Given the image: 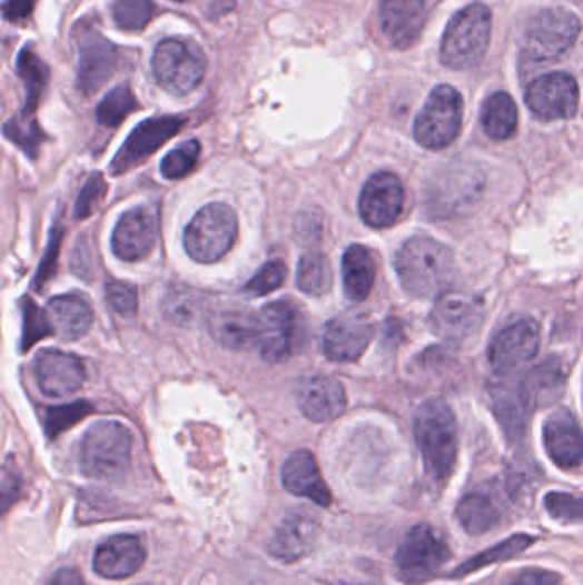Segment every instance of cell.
<instances>
[{"instance_id": "cell-50", "label": "cell", "mask_w": 583, "mask_h": 585, "mask_svg": "<svg viewBox=\"0 0 583 585\" xmlns=\"http://www.w3.org/2000/svg\"><path fill=\"white\" fill-rule=\"evenodd\" d=\"M37 4L38 0H6L0 11L8 21L18 22L30 18Z\"/></svg>"}, {"instance_id": "cell-48", "label": "cell", "mask_w": 583, "mask_h": 585, "mask_svg": "<svg viewBox=\"0 0 583 585\" xmlns=\"http://www.w3.org/2000/svg\"><path fill=\"white\" fill-rule=\"evenodd\" d=\"M562 577L556 572L543 571V568H525L513 575L506 585H557Z\"/></svg>"}, {"instance_id": "cell-12", "label": "cell", "mask_w": 583, "mask_h": 585, "mask_svg": "<svg viewBox=\"0 0 583 585\" xmlns=\"http://www.w3.org/2000/svg\"><path fill=\"white\" fill-rule=\"evenodd\" d=\"M483 317V300L474 292L445 289L436 297L429 324L436 336L447 341H464L480 329Z\"/></svg>"}, {"instance_id": "cell-42", "label": "cell", "mask_w": 583, "mask_h": 585, "mask_svg": "<svg viewBox=\"0 0 583 585\" xmlns=\"http://www.w3.org/2000/svg\"><path fill=\"white\" fill-rule=\"evenodd\" d=\"M199 156V141L190 139V141L184 142L162 158V177L168 178V180H180V178L187 177L196 168Z\"/></svg>"}, {"instance_id": "cell-37", "label": "cell", "mask_w": 583, "mask_h": 585, "mask_svg": "<svg viewBox=\"0 0 583 585\" xmlns=\"http://www.w3.org/2000/svg\"><path fill=\"white\" fill-rule=\"evenodd\" d=\"M136 97H134L132 89L129 85H120L111 89L110 93L101 100L97 108V119L101 126L119 127L127 117L137 110Z\"/></svg>"}, {"instance_id": "cell-5", "label": "cell", "mask_w": 583, "mask_h": 585, "mask_svg": "<svg viewBox=\"0 0 583 585\" xmlns=\"http://www.w3.org/2000/svg\"><path fill=\"white\" fill-rule=\"evenodd\" d=\"M238 237V218L223 202L204 206L185 228L184 247L190 259L215 264L231 250Z\"/></svg>"}, {"instance_id": "cell-38", "label": "cell", "mask_w": 583, "mask_h": 585, "mask_svg": "<svg viewBox=\"0 0 583 585\" xmlns=\"http://www.w3.org/2000/svg\"><path fill=\"white\" fill-rule=\"evenodd\" d=\"M2 132H4L6 138L12 145L18 146L31 160H34L40 155V148L45 141V132L41 130L37 117L21 116L19 113V116L6 123Z\"/></svg>"}, {"instance_id": "cell-24", "label": "cell", "mask_w": 583, "mask_h": 585, "mask_svg": "<svg viewBox=\"0 0 583 585\" xmlns=\"http://www.w3.org/2000/svg\"><path fill=\"white\" fill-rule=\"evenodd\" d=\"M146 548L137 536H113L105 542L95 555V571L105 578L132 577L142 567Z\"/></svg>"}, {"instance_id": "cell-52", "label": "cell", "mask_w": 583, "mask_h": 585, "mask_svg": "<svg viewBox=\"0 0 583 585\" xmlns=\"http://www.w3.org/2000/svg\"><path fill=\"white\" fill-rule=\"evenodd\" d=\"M175 2H187V0H175Z\"/></svg>"}, {"instance_id": "cell-9", "label": "cell", "mask_w": 583, "mask_h": 585, "mask_svg": "<svg viewBox=\"0 0 583 585\" xmlns=\"http://www.w3.org/2000/svg\"><path fill=\"white\" fill-rule=\"evenodd\" d=\"M447 543L428 524H417L404 536L395 553V568L406 584H423L451 559Z\"/></svg>"}, {"instance_id": "cell-40", "label": "cell", "mask_w": 583, "mask_h": 585, "mask_svg": "<svg viewBox=\"0 0 583 585\" xmlns=\"http://www.w3.org/2000/svg\"><path fill=\"white\" fill-rule=\"evenodd\" d=\"M92 406L86 400H78V403L66 404V406H53L45 413V432L47 437H59L63 432L69 430L76 423L81 422L86 416L91 415Z\"/></svg>"}, {"instance_id": "cell-1", "label": "cell", "mask_w": 583, "mask_h": 585, "mask_svg": "<svg viewBox=\"0 0 583 585\" xmlns=\"http://www.w3.org/2000/svg\"><path fill=\"white\" fill-rule=\"evenodd\" d=\"M401 285L414 298L438 297L451 286L455 260L451 249L435 238L414 237L395 256Z\"/></svg>"}, {"instance_id": "cell-43", "label": "cell", "mask_w": 583, "mask_h": 585, "mask_svg": "<svg viewBox=\"0 0 583 585\" xmlns=\"http://www.w3.org/2000/svg\"><path fill=\"white\" fill-rule=\"evenodd\" d=\"M108 184L105 180L103 175L92 173L91 177L86 180L85 187L79 192L78 200H76V219H88L89 216L100 209L103 205L105 197H107Z\"/></svg>"}, {"instance_id": "cell-13", "label": "cell", "mask_w": 583, "mask_h": 585, "mask_svg": "<svg viewBox=\"0 0 583 585\" xmlns=\"http://www.w3.org/2000/svg\"><path fill=\"white\" fill-rule=\"evenodd\" d=\"M184 126L185 119L175 116L155 117L139 123L115 155L110 163V173L120 177L145 163L149 156L155 155L162 145L174 139Z\"/></svg>"}, {"instance_id": "cell-29", "label": "cell", "mask_w": 583, "mask_h": 585, "mask_svg": "<svg viewBox=\"0 0 583 585\" xmlns=\"http://www.w3.org/2000/svg\"><path fill=\"white\" fill-rule=\"evenodd\" d=\"M457 517L465 533L480 536L500 526L503 508L500 502L487 493H470L457 505Z\"/></svg>"}, {"instance_id": "cell-44", "label": "cell", "mask_w": 583, "mask_h": 585, "mask_svg": "<svg viewBox=\"0 0 583 585\" xmlns=\"http://www.w3.org/2000/svg\"><path fill=\"white\" fill-rule=\"evenodd\" d=\"M107 301L111 310L122 319H134L139 311V295L129 282L110 279L107 282Z\"/></svg>"}, {"instance_id": "cell-15", "label": "cell", "mask_w": 583, "mask_h": 585, "mask_svg": "<svg viewBox=\"0 0 583 585\" xmlns=\"http://www.w3.org/2000/svg\"><path fill=\"white\" fill-rule=\"evenodd\" d=\"M158 212L151 206H137L123 212L111 235V249L123 262H139L151 256L158 244Z\"/></svg>"}, {"instance_id": "cell-34", "label": "cell", "mask_w": 583, "mask_h": 585, "mask_svg": "<svg viewBox=\"0 0 583 585\" xmlns=\"http://www.w3.org/2000/svg\"><path fill=\"white\" fill-rule=\"evenodd\" d=\"M333 267L322 252H307L299 259L296 286L308 297H322L333 288Z\"/></svg>"}, {"instance_id": "cell-18", "label": "cell", "mask_w": 583, "mask_h": 585, "mask_svg": "<svg viewBox=\"0 0 583 585\" xmlns=\"http://www.w3.org/2000/svg\"><path fill=\"white\" fill-rule=\"evenodd\" d=\"M541 329L532 319L503 327L490 345V364L498 374H510L532 361L540 351Z\"/></svg>"}, {"instance_id": "cell-2", "label": "cell", "mask_w": 583, "mask_h": 585, "mask_svg": "<svg viewBox=\"0 0 583 585\" xmlns=\"http://www.w3.org/2000/svg\"><path fill=\"white\" fill-rule=\"evenodd\" d=\"M414 437L429 478L443 482L452 475L458 454L457 418L447 403L429 399L417 409Z\"/></svg>"}, {"instance_id": "cell-20", "label": "cell", "mask_w": 583, "mask_h": 585, "mask_svg": "<svg viewBox=\"0 0 583 585\" xmlns=\"http://www.w3.org/2000/svg\"><path fill=\"white\" fill-rule=\"evenodd\" d=\"M428 9L425 0H382L378 27L385 40L397 50L416 43L425 28Z\"/></svg>"}, {"instance_id": "cell-10", "label": "cell", "mask_w": 583, "mask_h": 585, "mask_svg": "<svg viewBox=\"0 0 583 585\" xmlns=\"http://www.w3.org/2000/svg\"><path fill=\"white\" fill-rule=\"evenodd\" d=\"M257 317V348L267 361H285L302 348L305 339V320L295 305L274 301L264 307Z\"/></svg>"}, {"instance_id": "cell-22", "label": "cell", "mask_w": 583, "mask_h": 585, "mask_svg": "<svg viewBox=\"0 0 583 585\" xmlns=\"http://www.w3.org/2000/svg\"><path fill=\"white\" fill-rule=\"evenodd\" d=\"M544 445L551 460L562 469H576L583 460V438L570 409H557L544 425Z\"/></svg>"}, {"instance_id": "cell-17", "label": "cell", "mask_w": 583, "mask_h": 585, "mask_svg": "<svg viewBox=\"0 0 583 585\" xmlns=\"http://www.w3.org/2000/svg\"><path fill=\"white\" fill-rule=\"evenodd\" d=\"M403 182L391 171H378L366 180L359 196V215L372 228H388L403 215Z\"/></svg>"}, {"instance_id": "cell-27", "label": "cell", "mask_w": 583, "mask_h": 585, "mask_svg": "<svg viewBox=\"0 0 583 585\" xmlns=\"http://www.w3.org/2000/svg\"><path fill=\"white\" fill-rule=\"evenodd\" d=\"M207 327L218 345L235 351L257 348V317L247 311L223 310L211 315Z\"/></svg>"}, {"instance_id": "cell-8", "label": "cell", "mask_w": 583, "mask_h": 585, "mask_svg": "<svg viewBox=\"0 0 583 585\" xmlns=\"http://www.w3.org/2000/svg\"><path fill=\"white\" fill-rule=\"evenodd\" d=\"M464 116V101L452 86L433 89L425 107L414 123V138L423 148L439 151L454 145L458 138Z\"/></svg>"}, {"instance_id": "cell-46", "label": "cell", "mask_w": 583, "mask_h": 585, "mask_svg": "<svg viewBox=\"0 0 583 585\" xmlns=\"http://www.w3.org/2000/svg\"><path fill=\"white\" fill-rule=\"evenodd\" d=\"M544 507L553 519L562 523L579 524L582 520V500L570 493H547Z\"/></svg>"}, {"instance_id": "cell-45", "label": "cell", "mask_w": 583, "mask_h": 585, "mask_svg": "<svg viewBox=\"0 0 583 585\" xmlns=\"http://www.w3.org/2000/svg\"><path fill=\"white\" fill-rule=\"evenodd\" d=\"M286 266L283 260H269L264 264L250 281L245 285V292L251 297H266L269 292L276 291L285 282Z\"/></svg>"}, {"instance_id": "cell-21", "label": "cell", "mask_w": 583, "mask_h": 585, "mask_svg": "<svg viewBox=\"0 0 583 585\" xmlns=\"http://www.w3.org/2000/svg\"><path fill=\"white\" fill-rule=\"evenodd\" d=\"M296 404L305 418L314 423H329L346 412V390L336 378L312 375L296 387Z\"/></svg>"}, {"instance_id": "cell-16", "label": "cell", "mask_w": 583, "mask_h": 585, "mask_svg": "<svg viewBox=\"0 0 583 585\" xmlns=\"http://www.w3.org/2000/svg\"><path fill=\"white\" fill-rule=\"evenodd\" d=\"M579 86L566 72H551L528 86L525 103L544 120H566L579 110Z\"/></svg>"}, {"instance_id": "cell-23", "label": "cell", "mask_w": 583, "mask_h": 585, "mask_svg": "<svg viewBox=\"0 0 583 585\" xmlns=\"http://www.w3.org/2000/svg\"><path fill=\"white\" fill-rule=\"evenodd\" d=\"M320 537V526L314 517L293 514L277 527L269 542V553L274 558L293 564L314 552Z\"/></svg>"}, {"instance_id": "cell-39", "label": "cell", "mask_w": 583, "mask_h": 585, "mask_svg": "<svg viewBox=\"0 0 583 585\" xmlns=\"http://www.w3.org/2000/svg\"><path fill=\"white\" fill-rule=\"evenodd\" d=\"M22 310V351L33 348L45 337L52 336L53 327L49 314L45 308L38 307L31 298L21 301Z\"/></svg>"}, {"instance_id": "cell-25", "label": "cell", "mask_w": 583, "mask_h": 585, "mask_svg": "<svg viewBox=\"0 0 583 585\" xmlns=\"http://www.w3.org/2000/svg\"><path fill=\"white\" fill-rule=\"evenodd\" d=\"M283 485L296 497L308 498L318 507H329L333 502L329 486L325 485L317 460L308 450H296L286 459Z\"/></svg>"}, {"instance_id": "cell-35", "label": "cell", "mask_w": 583, "mask_h": 585, "mask_svg": "<svg viewBox=\"0 0 583 585\" xmlns=\"http://www.w3.org/2000/svg\"><path fill=\"white\" fill-rule=\"evenodd\" d=\"M528 413H531V404L522 386L515 387V390L510 393L502 387L496 396V415L510 438H521L524 435Z\"/></svg>"}, {"instance_id": "cell-3", "label": "cell", "mask_w": 583, "mask_h": 585, "mask_svg": "<svg viewBox=\"0 0 583 585\" xmlns=\"http://www.w3.org/2000/svg\"><path fill=\"white\" fill-rule=\"evenodd\" d=\"M132 445V432L122 423H95L79 447L82 473L91 478H119L129 469Z\"/></svg>"}, {"instance_id": "cell-11", "label": "cell", "mask_w": 583, "mask_h": 585, "mask_svg": "<svg viewBox=\"0 0 583 585\" xmlns=\"http://www.w3.org/2000/svg\"><path fill=\"white\" fill-rule=\"evenodd\" d=\"M72 37L78 49L79 89L91 97L119 71L120 50L89 22H79Z\"/></svg>"}, {"instance_id": "cell-53", "label": "cell", "mask_w": 583, "mask_h": 585, "mask_svg": "<svg viewBox=\"0 0 583 585\" xmlns=\"http://www.w3.org/2000/svg\"><path fill=\"white\" fill-rule=\"evenodd\" d=\"M347 585H358V584H347ZM362 585H368V584H362Z\"/></svg>"}, {"instance_id": "cell-41", "label": "cell", "mask_w": 583, "mask_h": 585, "mask_svg": "<svg viewBox=\"0 0 583 585\" xmlns=\"http://www.w3.org/2000/svg\"><path fill=\"white\" fill-rule=\"evenodd\" d=\"M151 0H117L113 6V19L120 30L136 33L148 27L152 19Z\"/></svg>"}, {"instance_id": "cell-28", "label": "cell", "mask_w": 583, "mask_h": 585, "mask_svg": "<svg viewBox=\"0 0 583 585\" xmlns=\"http://www.w3.org/2000/svg\"><path fill=\"white\" fill-rule=\"evenodd\" d=\"M377 266L363 245H352L343 257V285L346 297L353 301H365L375 285Z\"/></svg>"}, {"instance_id": "cell-47", "label": "cell", "mask_w": 583, "mask_h": 585, "mask_svg": "<svg viewBox=\"0 0 583 585\" xmlns=\"http://www.w3.org/2000/svg\"><path fill=\"white\" fill-rule=\"evenodd\" d=\"M62 225L56 222L52 228V234H50L49 245H47V250H45L43 259H41L37 276H34V288H43V286L52 279V276L56 275L60 247H62Z\"/></svg>"}, {"instance_id": "cell-51", "label": "cell", "mask_w": 583, "mask_h": 585, "mask_svg": "<svg viewBox=\"0 0 583 585\" xmlns=\"http://www.w3.org/2000/svg\"><path fill=\"white\" fill-rule=\"evenodd\" d=\"M50 585H86L85 578L79 574V571L76 568L66 567L60 568L59 572H56V575L52 577Z\"/></svg>"}, {"instance_id": "cell-4", "label": "cell", "mask_w": 583, "mask_h": 585, "mask_svg": "<svg viewBox=\"0 0 583 585\" xmlns=\"http://www.w3.org/2000/svg\"><path fill=\"white\" fill-rule=\"evenodd\" d=\"M492 38V12L481 4L462 9L448 22L442 40V62L451 69H471L486 56Z\"/></svg>"}, {"instance_id": "cell-14", "label": "cell", "mask_w": 583, "mask_h": 585, "mask_svg": "<svg viewBox=\"0 0 583 585\" xmlns=\"http://www.w3.org/2000/svg\"><path fill=\"white\" fill-rule=\"evenodd\" d=\"M375 326L365 311L346 310L324 327L322 351L330 361L353 364L365 355L372 343Z\"/></svg>"}, {"instance_id": "cell-19", "label": "cell", "mask_w": 583, "mask_h": 585, "mask_svg": "<svg viewBox=\"0 0 583 585\" xmlns=\"http://www.w3.org/2000/svg\"><path fill=\"white\" fill-rule=\"evenodd\" d=\"M33 371L41 393L56 399L78 393L86 380V368L81 358L60 349H43L38 353Z\"/></svg>"}, {"instance_id": "cell-32", "label": "cell", "mask_w": 583, "mask_h": 585, "mask_svg": "<svg viewBox=\"0 0 583 585\" xmlns=\"http://www.w3.org/2000/svg\"><path fill=\"white\" fill-rule=\"evenodd\" d=\"M534 537L528 536V534H515V536L508 537L505 542L498 543V545L492 546L490 549H484V552L477 553L476 556L467 559L464 565L455 568L448 577H467V575L474 574V572L481 571V568L500 564V562H506V559L510 558H515V556L524 553L525 549L531 548V545H534Z\"/></svg>"}, {"instance_id": "cell-31", "label": "cell", "mask_w": 583, "mask_h": 585, "mask_svg": "<svg viewBox=\"0 0 583 585\" xmlns=\"http://www.w3.org/2000/svg\"><path fill=\"white\" fill-rule=\"evenodd\" d=\"M517 105L508 93H495L486 98L481 110V126L487 138L506 141L517 130Z\"/></svg>"}, {"instance_id": "cell-36", "label": "cell", "mask_w": 583, "mask_h": 585, "mask_svg": "<svg viewBox=\"0 0 583 585\" xmlns=\"http://www.w3.org/2000/svg\"><path fill=\"white\" fill-rule=\"evenodd\" d=\"M161 311L174 326L192 327L202 317V298L190 289H171L162 300Z\"/></svg>"}, {"instance_id": "cell-49", "label": "cell", "mask_w": 583, "mask_h": 585, "mask_svg": "<svg viewBox=\"0 0 583 585\" xmlns=\"http://www.w3.org/2000/svg\"><path fill=\"white\" fill-rule=\"evenodd\" d=\"M19 492H21V479H19L18 470H2V479H0V512L2 514L18 500Z\"/></svg>"}, {"instance_id": "cell-30", "label": "cell", "mask_w": 583, "mask_h": 585, "mask_svg": "<svg viewBox=\"0 0 583 585\" xmlns=\"http://www.w3.org/2000/svg\"><path fill=\"white\" fill-rule=\"evenodd\" d=\"M18 75L24 86V107L21 116L37 117L38 105H40L41 95L49 85L50 69L41 57L34 52L31 47H24L18 57Z\"/></svg>"}, {"instance_id": "cell-54", "label": "cell", "mask_w": 583, "mask_h": 585, "mask_svg": "<svg viewBox=\"0 0 583 585\" xmlns=\"http://www.w3.org/2000/svg\"><path fill=\"white\" fill-rule=\"evenodd\" d=\"M146 585V584H145Z\"/></svg>"}, {"instance_id": "cell-26", "label": "cell", "mask_w": 583, "mask_h": 585, "mask_svg": "<svg viewBox=\"0 0 583 585\" xmlns=\"http://www.w3.org/2000/svg\"><path fill=\"white\" fill-rule=\"evenodd\" d=\"M45 310L49 314L53 333L67 343L82 339L91 329L95 319L91 305L78 292H66L52 298Z\"/></svg>"}, {"instance_id": "cell-6", "label": "cell", "mask_w": 583, "mask_h": 585, "mask_svg": "<svg viewBox=\"0 0 583 585\" xmlns=\"http://www.w3.org/2000/svg\"><path fill=\"white\" fill-rule=\"evenodd\" d=\"M152 75L168 93H192L206 76V57L194 41L168 38L152 53Z\"/></svg>"}, {"instance_id": "cell-33", "label": "cell", "mask_w": 583, "mask_h": 585, "mask_svg": "<svg viewBox=\"0 0 583 585\" xmlns=\"http://www.w3.org/2000/svg\"><path fill=\"white\" fill-rule=\"evenodd\" d=\"M565 374L562 365L556 359H550L541 367L534 368L528 375L527 380L521 384L528 404L540 406V404H550V400L556 399L562 393Z\"/></svg>"}, {"instance_id": "cell-7", "label": "cell", "mask_w": 583, "mask_h": 585, "mask_svg": "<svg viewBox=\"0 0 583 585\" xmlns=\"http://www.w3.org/2000/svg\"><path fill=\"white\" fill-rule=\"evenodd\" d=\"M580 34V19L565 9H546L532 19L522 53L528 62L547 63L565 57Z\"/></svg>"}]
</instances>
